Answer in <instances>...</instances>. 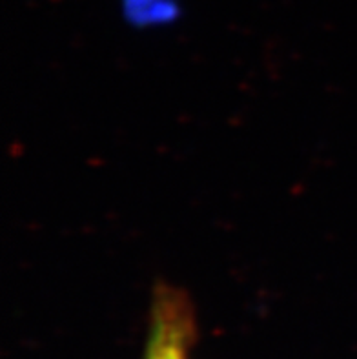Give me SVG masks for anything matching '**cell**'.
Wrapping results in <instances>:
<instances>
[{
	"instance_id": "obj_1",
	"label": "cell",
	"mask_w": 357,
	"mask_h": 359,
	"mask_svg": "<svg viewBox=\"0 0 357 359\" xmlns=\"http://www.w3.org/2000/svg\"><path fill=\"white\" fill-rule=\"evenodd\" d=\"M194 339L190 316L179 303L161 301L149 327L142 359H190Z\"/></svg>"
}]
</instances>
